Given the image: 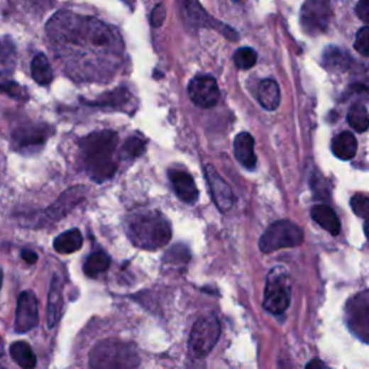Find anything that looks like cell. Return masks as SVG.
I'll use <instances>...</instances> for the list:
<instances>
[{
    "mask_svg": "<svg viewBox=\"0 0 369 369\" xmlns=\"http://www.w3.org/2000/svg\"><path fill=\"white\" fill-rule=\"evenodd\" d=\"M119 136L111 130L94 131L79 142L85 169L92 180L99 183L114 176L117 165L113 160Z\"/></svg>",
    "mask_w": 369,
    "mask_h": 369,
    "instance_id": "obj_1",
    "label": "cell"
},
{
    "mask_svg": "<svg viewBox=\"0 0 369 369\" xmlns=\"http://www.w3.org/2000/svg\"><path fill=\"white\" fill-rule=\"evenodd\" d=\"M126 228L130 241L143 250H158L172 238L169 221L158 211H137L127 221Z\"/></svg>",
    "mask_w": 369,
    "mask_h": 369,
    "instance_id": "obj_2",
    "label": "cell"
},
{
    "mask_svg": "<svg viewBox=\"0 0 369 369\" xmlns=\"http://www.w3.org/2000/svg\"><path fill=\"white\" fill-rule=\"evenodd\" d=\"M141 363L136 349L131 345L103 341L89 353V365L97 369H128Z\"/></svg>",
    "mask_w": 369,
    "mask_h": 369,
    "instance_id": "obj_3",
    "label": "cell"
},
{
    "mask_svg": "<svg viewBox=\"0 0 369 369\" xmlns=\"http://www.w3.org/2000/svg\"><path fill=\"white\" fill-rule=\"evenodd\" d=\"M304 241L303 229L289 219L271 224L260 238V250L264 254L279 251L282 248L297 247Z\"/></svg>",
    "mask_w": 369,
    "mask_h": 369,
    "instance_id": "obj_4",
    "label": "cell"
},
{
    "mask_svg": "<svg viewBox=\"0 0 369 369\" xmlns=\"http://www.w3.org/2000/svg\"><path fill=\"white\" fill-rule=\"evenodd\" d=\"M292 300L290 277L282 267H275L267 277L264 290V309L271 314H283Z\"/></svg>",
    "mask_w": 369,
    "mask_h": 369,
    "instance_id": "obj_5",
    "label": "cell"
},
{
    "mask_svg": "<svg viewBox=\"0 0 369 369\" xmlns=\"http://www.w3.org/2000/svg\"><path fill=\"white\" fill-rule=\"evenodd\" d=\"M221 335V323L215 314H206L198 319L189 335V349L194 356H206L216 345Z\"/></svg>",
    "mask_w": 369,
    "mask_h": 369,
    "instance_id": "obj_6",
    "label": "cell"
},
{
    "mask_svg": "<svg viewBox=\"0 0 369 369\" xmlns=\"http://www.w3.org/2000/svg\"><path fill=\"white\" fill-rule=\"evenodd\" d=\"M345 320L351 334L369 343V290L351 297L345 306Z\"/></svg>",
    "mask_w": 369,
    "mask_h": 369,
    "instance_id": "obj_7",
    "label": "cell"
},
{
    "mask_svg": "<svg viewBox=\"0 0 369 369\" xmlns=\"http://www.w3.org/2000/svg\"><path fill=\"white\" fill-rule=\"evenodd\" d=\"M180 15L189 28H214L229 39H238V33L215 19H212L205 9L199 5L198 0H177Z\"/></svg>",
    "mask_w": 369,
    "mask_h": 369,
    "instance_id": "obj_8",
    "label": "cell"
},
{
    "mask_svg": "<svg viewBox=\"0 0 369 369\" xmlns=\"http://www.w3.org/2000/svg\"><path fill=\"white\" fill-rule=\"evenodd\" d=\"M332 15L331 0H306L300 12L302 28L309 35H319L328 29Z\"/></svg>",
    "mask_w": 369,
    "mask_h": 369,
    "instance_id": "obj_9",
    "label": "cell"
},
{
    "mask_svg": "<svg viewBox=\"0 0 369 369\" xmlns=\"http://www.w3.org/2000/svg\"><path fill=\"white\" fill-rule=\"evenodd\" d=\"M189 97L198 107L202 109H211L218 104L221 99L219 87L215 81V78L209 75H199L195 77L188 87Z\"/></svg>",
    "mask_w": 369,
    "mask_h": 369,
    "instance_id": "obj_10",
    "label": "cell"
},
{
    "mask_svg": "<svg viewBox=\"0 0 369 369\" xmlns=\"http://www.w3.org/2000/svg\"><path fill=\"white\" fill-rule=\"evenodd\" d=\"M205 177L216 208L221 212H226L233 208L236 202L233 189L229 188V184L221 177V175L216 172V169L212 165L205 166Z\"/></svg>",
    "mask_w": 369,
    "mask_h": 369,
    "instance_id": "obj_11",
    "label": "cell"
},
{
    "mask_svg": "<svg viewBox=\"0 0 369 369\" xmlns=\"http://www.w3.org/2000/svg\"><path fill=\"white\" fill-rule=\"evenodd\" d=\"M39 323L38 312V299L32 292L21 293L16 306V319L15 331L18 334H25L33 329Z\"/></svg>",
    "mask_w": 369,
    "mask_h": 369,
    "instance_id": "obj_12",
    "label": "cell"
},
{
    "mask_svg": "<svg viewBox=\"0 0 369 369\" xmlns=\"http://www.w3.org/2000/svg\"><path fill=\"white\" fill-rule=\"evenodd\" d=\"M85 188L84 187H75L68 191H65L55 204H53L48 209L45 211L43 222L53 224L60 221L61 218L67 216L72 209H75L77 205H79L85 199ZM42 222V225H43Z\"/></svg>",
    "mask_w": 369,
    "mask_h": 369,
    "instance_id": "obj_13",
    "label": "cell"
},
{
    "mask_svg": "<svg viewBox=\"0 0 369 369\" xmlns=\"http://www.w3.org/2000/svg\"><path fill=\"white\" fill-rule=\"evenodd\" d=\"M50 130L42 126H25L21 128H16L12 136V142L15 145V149L19 152L23 150H38L42 148V145L46 142Z\"/></svg>",
    "mask_w": 369,
    "mask_h": 369,
    "instance_id": "obj_14",
    "label": "cell"
},
{
    "mask_svg": "<svg viewBox=\"0 0 369 369\" xmlns=\"http://www.w3.org/2000/svg\"><path fill=\"white\" fill-rule=\"evenodd\" d=\"M169 179L173 184V189L180 201L184 204H195L199 198V191L195 184L194 177L179 169H170L169 170Z\"/></svg>",
    "mask_w": 369,
    "mask_h": 369,
    "instance_id": "obj_15",
    "label": "cell"
},
{
    "mask_svg": "<svg viewBox=\"0 0 369 369\" xmlns=\"http://www.w3.org/2000/svg\"><path fill=\"white\" fill-rule=\"evenodd\" d=\"M64 309V285L60 275H55L51 283L50 296H48V310H46V323L48 328L53 329L61 320Z\"/></svg>",
    "mask_w": 369,
    "mask_h": 369,
    "instance_id": "obj_16",
    "label": "cell"
},
{
    "mask_svg": "<svg viewBox=\"0 0 369 369\" xmlns=\"http://www.w3.org/2000/svg\"><path fill=\"white\" fill-rule=\"evenodd\" d=\"M234 153L237 160L248 170H254L257 166V156L254 152V138L250 133L243 131L237 134L234 141Z\"/></svg>",
    "mask_w": 369,
    "mask_h": 369,
    "instance_id": "obj_17",
    "label": "cell"
},
{
    "mask_svg": "<svg viewBox=\"0 0 369 369\" xmlns=\"http://www.w3.org/2000/svg\"><path fill=\"white\" fill-rule=\"evenodd\" d=\"M313 221L320 225L323 229H326L329 234L338 236L341 233V221L335 211L328 205H316L310 212Z\"/></svg>",
    "mask_w": 369,
    "mask_h": 369,
    "instance_id": "obj_18",
    "label": "cell"
},
{
    "mask_svg": "<svg viewBox=\"0 0 369 369\" xmlns=\"http://www.w3.org/2000/svg\"><path fill=\"white\" fill-rule=\"evenodd\" d=\"M257 99H258L261 107L268 111H274L279 109L280 101H282L279 84L272 79H264L258 87Z\"/></svg>",
    "mask_w": 369,
    "mask_h": 369,
    "instance_id": "obj_19",
    "label": "cell"
},
{
    "mask_svg": "<svg viewBox=\"0 0 369 369\" xmlns=\"http://www.w3.org/2000/svg\"><path fill=\"white\" fill-rule=\"evenodd\" d=\"M358 150V142L352 133L342 131L334 137L332 152L341 160H351L355 158Z\"/></svg>",
    "mask_w": 369,
    "mask_h": 369,
    "instance_id": "obj_20",
    "label": "cell"
},
{
    "mask_svg": "<svg viewBox=\"0 0 369 369\" xmlns=\"http://www.w3.org/2000/svg\"><path fill=\"white\" fill-rule=\"evenodd\" d=\"M351 55L346 51L338 48V46H329V48H326V51L323 53V65L329 71L342 72L346 71L351 67Z\"/></svg>",
    "mask_w": 369,
    "mask_h": 369,
    "instance_id": "obj_21",
    "label": "cell"
},
{
    "mask_svg": "<svg viewBox=\"0 0 369 369\" xmlns=\"http://www.w3.org/2000/svg\"><path fill=\"white\" fill-rule=\"evenodd\" d=\"M82 247V236L77 228L58 236L54 241V248L60 254H72Z\"/></svg>",
    "mask_w": 369,
    "mask_h": 369,
    "instance_id": "obj_22",
    "label": "cell"
},
{
    "mask_svg": "<svg viewBox=\"0 0 369 369\" xmlns=\"http://www.w3.org/2000/svg\"><path fill=\"white\" fill-rule=\"evenodd\" d=\"M11 356L12 359L23 369H32L36 366V356L26 342H13L11 349Z\"/></svg>",
    "mask_w": 369,
    "mask_h": 369,
    "instance_id": "obj_23",
    "label": "cell"
},
{
    "mask_svg": "<svg viewBox=\"0 0 369 369\" xmlns=\"http://www.w3.org/2000/svg\"><path fill=\"white\" fill-rule=\"evenodd\" d=\"M31 74H32V78L39 85H48L53 81V77H54L48 58H46L43 54H38L32 60Z\"/></svg>",
    "mask_w": 369,
    "mask_h": 369,
    "instance_id": "obj_24",
    "label": "cell"
},
{
    "mask_svg": "<svg viewBox=\"0 0 369 369\" xmlns=\"http://www.w3.org/2000/svg\"><path fill=\"white\" fill-rule=\"evenodd\" d=\"M110 264H111V260L104 251L92 253L84 264V272L88 277H97V275L106 272L110 268Z\"/></svg>",
    "mask_w": 369,
    "mask_h": 369,
    "instance_id": "obj_25",
    "label": "cell"
},
{
    "mask_svg": "<svg viewBox=\"0 0 369 369\" xmlns=\"http://www.w3.org/2000/svg\"><path fill=\"white\" fill-rule=\"evenodd\" d=\"M348 123L358 133L366 131L369 128V114L365 106L353 104L348 113Z\"/></svg>",
    "mask_w": 369,
    "mask_h": 369,
    "instance_id": "obj_26",
    "label": "cell"
},
{
    "mask_svg": "<svg viewBox=\"0 0 369 369\" xmlns=\"http://www.w3.org/2000/svg\"><path fill=\"white\" fill-rule=\"evenodd\" d=\"M130 99L128 91L126 88H119L111 91L110 94H106L103 99L97 101H87L88 106H99V107H121Z\"/></svg>",
    "mask_w": 369,
    "mask_h": 369,
    "instance_id": "obj_27",
    "label": "cell"
},
{
    "mask_svg": "<svg viewBox=\"0 0 369 369\" xmlns=\"http://www.w3.org/2000/svg\"><path fill=\"white\" fill-rule=\"evenodd\" d=\"M234 62L240 70H250L257 62V53L253 48H240L234 55Z\"/></svg>",
    "mask_w": 369,
    "mask_h": 369,
    "instance_id": "obj_28",
    "label": "cell"
},
{
    "mask_svg": "<svg viewBox=\"0 0 369 369\" xmlns=\"http://www.w3.org/2000/svg\"><path fill=\"white\" fill-rule=\"evenodd\" d=\"M123 152L130 159H136L138 156H142L145 152V142L138 137H128L123 146Z\"/></svg>",
    "mask_w": 369,
    "mask_h": 369,
    "instance_id": "obj_29",
    "label": "cell"
},
{
    "mask_svg": "<svg viewBox=\"0 0 369 369\" xmlns=\"http://www.w3.org/2000/svg\"><path fill=\"white\" fill-rule=\"evenodd\" d=\"M351 206L355 215H358L359 218H368L369 216V197L362 195V194H356L352 199H351Z\"/></svg>",
    "mask_w": 369,
    "mask_h": 369,
    "instance_id": "obj_30",
    "label": "cell"
},
{
    "mask_svg": "<svg viewBox=\"0 0 369 369\" xmlns=\"http://www.w3.org/2000/svg\"><path fill=\"white\" fill-rule=\"evenodd\" d=\"M355 50L363 55V57H369V26L360 28L356 33L355 38Z\"/></svg>",
    "mask_w": 369,
    "mask_h": 369,
    "instance_id": "obj_31",
    "label": "cell"
},
{
    "mask_svg": "<svg viewBox=\"0 0 369 369\" xmlns=\"http://www.w3.org/2000/svg\"><path fill=\"white\" fill-rule=\"evenodd\" d=\"M355 12L358 18H360V21L369 23V0H359L355 8Z\"/></svg>",
    "mask_w": 369,
    "mask_h": 369,
    "instance_id": "obj_32",
    "label": "cell"
},
{
    "mask_svg": "<svg viewBox=\"0 0 369 369\" xmlns=\"http://www.w3.org/2000/svg\"><path fill=\"white\" fill-rule=\"evenodd\" d=\"M165 16H166V11L163 8V5H159L153 9L152 12V18H150V22L153 26H160L165 21Z\"/></svg>",
    "mask_w": 369,
    "mask_h": 369,
    "instance_id": "obj_33",
    "label": "cell"
},
{
    "mask_svg": "<svg viewBox=\"0 0 369 369\" xmlns=\"http://www.w3.org/2000/svg\"><path fill=\"white\" fill-rule=\"evenodd\" d=\"M22 258L29 263V264H35L38 261V254L33 253V251H29V250H23L22 251Z\"/></svg>",
    "mask_w": 369,
    "mask_h": 369,
    "instance_id": "obj_34",
    "label": "cell"
},
{
    "mask_svg": "<svg viewBox=\"0 0 369 369\" xmlns=\"http://www.w3.org/2000/svg\"><path fill=\"white\" fill-rule=\"evenodd\" d=\"M363 231H365V237L369 240V216L365 218L363 221Z\"/></svg>",
    "mask_w": 369,
    "mask_h": 369,
    "instance_id": "obj_35",
    "label": "cell"
},
{
    "mask_svg": "<svg viewBox=\"0 0 369 369\" xmlns=\"http://www.w3.org/2000/svg\"><path fill=\"white\" fill-rule=\"evenodd\" d=\"M314 366L323 368V366H325V363H323V362H320V360H312V362H309V363L306 365V368H314Z\"/></svg>",
    "mask_w": 369,
    "mask_h": 369,
    "instance_id": "obj_36",
    "label": "cell"
},
{
    "mask_svg": "<svg viewBox=\"0 0 369 369\" xmlns=\"http://www.w3.org/2000/svg\"><path fill=\"white\" fill-rule=\"evenodd\" d=\"M2 285H4V270L0 268V289H2Z\"/></svg>",
    "mask_w": 369,
    "mask_h": 369,
    "instance_id": "obj_37",
    "label": "cell"
},
{
    "mask_svg": "<svg viewBox=\"0 0 369 369\" xmlns=\"http://www.w3.org/2000/svg\"><path fill=\"white\" fill-rule=\"evenodd\" d=\"M236 2H241V0H236Z\"/></svg>",
    "mask_w": 369,
    "mask_h": 369,
    "instance_id": "obj_38",
    "label": "cell"
}]
</instances>
